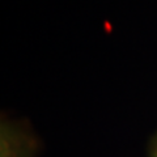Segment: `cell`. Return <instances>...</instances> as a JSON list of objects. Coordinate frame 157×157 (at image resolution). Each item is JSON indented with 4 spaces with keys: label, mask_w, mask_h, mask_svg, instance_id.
I'll return each mask as SVG.
<instances>
[{
    "label": "cell",
    "mask_w": 157,
    "mask_h": 157,
    "mask_svg": "<svg viewBox=\"0 0 157 157\" xmlns=\"http://www.w3.org/2000/svg\"><path fill=\"white\" fill-rule=\"evenodd\" d=\"M39 139L25 121L2 115L0 119V157H37Z\"/></svg>",
    "instance_id": "obj_1"
},
{
    "label": "cell",
    "mask_w": 157,
    "mask_h": 157,
    "mask_svg": "<svg viewBox=\"0 0 157 157\" xmlns=\"http://www.w3.org/2000/svg\"><path fill=\"white\" fill-rule=\"evenodd\" d=\"M148 157H157V132L151 139L149 148H148Z\"/></svg>",
    "instance_id": "obj_2"
}]
</instances>
